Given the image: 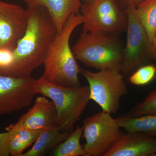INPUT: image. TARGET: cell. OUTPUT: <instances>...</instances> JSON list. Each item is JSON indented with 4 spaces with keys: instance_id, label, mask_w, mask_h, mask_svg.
<instances>
[{
    "instance_id": "cell-17",
    "label": "cell",
    "mask_w": 156,
    "mask_h": 156,
    "mask_svg": "<svg viewBox=\"0 0 156 156\" xmlns=\"http://www.w3.org/2000/svg\"><path fill=\"white\" fill-rule=\"evenodd\" d=\"M136 9L138 19L153 46L156 37V0H144L136 6Z\"/></svg>"
},
{
    "instance_id": "cell-16",
    "label": "cell",
    "mask_w": 156,
    "mask_h": 156,
    "mask_svg": "<svg viewBox=\"0 0 156 156\" xmlns=\"http://www.w3.org/2000/svg\"><path fill=\"white\" fill-rule=\"evenodd\" d=\"M116 119L126 132H142L156 137V115L135 117L125 115Z\"/></svg>"
},
{
    "instance_id": "cell-9",
    "label": "cell",
    "mask_w": 156,
    "mask_h": 156,
    "mask_svg": "<svg viewBox=\"0 0 156 156\" xmlns=\"http://www.w3.org/2000/svg\"><path fill=\"white\" fill-rule=\"evenodd\" d=\"M32 77L16 78L0 75V117L30 105L36 95Z\"/></svg>"
},
{
    "instance_id": "cell-11",
    "label": "cell",
    "mask_w": 156,
    "mask_h": 156,
    "mask_svg": "<svg viewBox=\"0 0 156 156\" xmlns=\"http://www.w3.org/2000/svg\"><path fill=\"white\" fill-rule=\"evenodd\" d=\"M156 137L142 132L123 133L103 156H154Z\"/></svg>"
},
{
    "instance_id": "cell-19",
    "label": "cell",
    "mask_w": 156,
    "mask_h": 156,
    "mask_svg": "<svg viewBox=\"0 0 156 156\" xmlns=\"http://www.w3.org/2000/svg\"><path fill=\"white\" fill-rule=\"evenodd\" d=\"M148 115H156V88L143 100L137 102L126 115L135 117Z\"/></svg>"
},
{
    "instance_id": "cell-13",
    "label": "cell",
    "mask_w": 156,
    "mask_h": 156,
    "mask_svg": "<svg viewBox=\"0 0 156 156\" xmlns=\"http://www.w3.org/2000/svg\"><path fill=\"white\" fill-rule=\"evenodd\" d=\"M27 7L41 5L47 9L59 32L71 15L80 13L81 0H24Z\"/></svg>"
},
{
    "instance_id": "cell-2",
    "label": "cell",
    "mask_w": 156,
    "mask_h": 156,
    "mask_svg": "<svg viewBox=\"0 0 156 156\" xmlns=\"http://www.w3.org/2000/svg\"><path fill=\"white\" fill-rule=\"evenodd\" d=\"M83 21L80 13L70 16L61 31L57 33L44 60V71L41 78L50 83L67 87H80L81 68L69 45L75 29Z\"/></svg>"
},
{
    "instance_id": "cell-4",
    "label": "cell",
    "mask_w": 156,
    "mask_h": 156,
    "mask_svg": "<svg viewBox=\"0 0 156 156\" xmlns=\"http://www.w3.org/2000/svg\"><path fill=\"white\" fill-rule=\"evenodd\" d=\"M122 43L116 35L83 32L73 47V53L88 67L120 70L123 60Z\"/></svg>"
},
{
    "instance_id": "cell-6",
    "label": "cell",
    "mask_w": 156,
    "mask_h": 156,
    "mask_svg": "<svg viewBox=\"0 0 156 156\" xmlns=\"http://www.w3.org/2000/svg\"><path fill=\"white\" fill-rule=\"evenodd\" d=\"M80 74L87 81L90 98L102 111L114 115L120 106V100L128 94L125 76L120 70L103 69L97 72L81 69Z\"/></svg>"
},
{
    "instance_id": "cell-10",
    "label": "cell",
    "mask_w": 156,
    "mask_h": 156,
    "mask_svg": "<svg viewBox=\"0 0 156 156\" xmlns=\"http://www.w3.org/2000/svg\"><path fill=\"white\" fill-rule=\"evenodd\" d=\"M28 9L0 0V48L14 50L25 34Z\"/></svg>"
},
{
    "instance_id": "cell-25",
    "label": "cell",
    "mask_w": 156,
    "mask_h": 156,
    "mask_svg": "<svg viewBox=\"0 0 156 156\" xmlns=\"http://www.w3.org/2000/svg\"><path fill=\"white\" fill-rule=\"evenodd\" d=\"M153 47L154 49L156 50V37L154 41L153 44Z\"/></svg>"
},
{
    "instance_id": "cell-7",
    "label": "cell",
    "mask_w": 156,
    "mask_h": 156,
    "mask_svg": "<svg viewBox=\"0 0 156 156\" xmlns=\"http://www.w3.org/2000/svg\"><path fill=\"white\" fill-rule=\"evenodd\" d=\"M80 14L83 19V32L117 35L127 29V14L119 8L116 0L83 3Z\"/></svg>"
},
{
    "instance_id": "cell-14",
    "label": "cell",
    "mask_w": 156,
    "mask_h": 156,
    "mask_svg": "<svg viewBox=\"0 0 156 156\" xmlns=\"http://www.w3.org/2000/svg\"><path fill=\"white\" fill-rule=\"evenodd\" d=\"M44 129L31 130L19 126L16 123L6 127V130L10 134L9 142L10 155L22 156L26 149L36 141Z\"/></svg>"
},
{
    "instance_id": "cell-12",
    "label": "cell",
    "mask_w": 156,
    "mask_h": 156,
    "mask_svg": "<svg viewBox=\"0 0 156 156\" xmlns=\"http://www.w3.org/2000/svg\"><path fill=\"white\" fill-rule=\"evenodd\" d=\"M57 118L56 107L45 96L37 98L33 106L20 118L16 124L31 130H42L54 126Z\"/></svg>"
},
{
    "instance_id": "cell-1",
    "label": "cell",
    "mask_w": 156,
    "mask_h": 156,
    "mask_svg": "<svg viewBox=\"0 0 156 156\" xmlns=\"http://www.w3.org/2000/svg\"><path fill=\"white\" fill-rule=\"evenodd\" d=\"M29 17L24 35L13 50V64L5 75L16 78L31 76L44 64L52 42L57 34L53 20L44 7H28Z\"/></svg>"
},
{
    "instance_id": "cell-20",
    "label": "cell",
    "mask_w": 156,
    "mask_h": 156,
    "mask_svg": "<svg viewBox=\"0 0 156 156\" xmlns=\"http://www.w3.org/2000/svg\"><path fill=\"white\" fill-rule=\"evenodd\" d=\"M156 75V66L149 64L140 68L129 76V83L137 86H145L151 83Z\"/></svg>"
},
{
    "instance_id": "cell-5",
    "label": "cell",
    "mask_w": 156,
    "mask_h": 156,
    "mask_svg": "<svg viewBox=\"0 0 156 156\" xmlns=\"http://www.w3.org/2000/svg\"><path fill=\"white\" fill-rule=\"evenodd\" d=\"M127 16V39L123 49L120 71L129 76L140 68L156 62V50L140 21L136 6L131 5L125 9Z\"/></svg>"
},
{
    "instance_id": "cell-18",
    "label": "cell",
    "mask_w": 156,
    "mask_h": 156,
    "mask_svg": "<svg viewBox=\"0 0 156 156\" xmlns=\"http://www.w3.org/2000/svg\"><path fill=\"white\" fill-rule=\"evenodd\" d=\"M83 134V128L80 126L69 134L64 141L54 149L55 156H88L80 140Z\"/></svg>"
},
{
    "instance_id": "cell-23",
    "label": "cell",
    "mask_w": 156,
    "mask_h": 156,
    "mask_svg": "<svg viewBox=\"0 0 156 156\" xmlns=\"http://www.w3.org/2000/svg\"><path fill=\"white\" fill-rule=\"evenodd\" d=\"M144 0H116L119 8L122 11H125L128 6L133 5L135 6Z\"/></svg>"
},
{
    "instance_id": "cell-22",
    "label": "cell",
    "mask_w": 156,
    "mask_h": 156,
    "mask_svg": "<svg viewBox=\"0 0 156 156\" xmlns=\"http://www.w3.org/2000/svg\"><path fill=\"white\" fill-rule=\"evenodd\" d=\"M9 131L0 133V156H10L9 149Z\"/></svg>"
},
{
    "instance_id": "cell-3",
    "label": "cell",
    "mask_w": 156,
    "mask_h": 156,
    "mask_svg": "<svg viewBox=\"0 0 156 156\" xmlns=\"http://www.w3.org/2000/svg\"><path fill=\"white\" fill-rule=\"evenodd\" d=\"M35 89L37 94L53 101L57 112L54 126L62 132H69L73 129L91 100L89 86L62 87L40 78L36 81Z\"/></svg>"
},
{
    "instance_id": "cell-15",
    "label": "cell",
    "mask_w": 156,
    "mask_h": 156,
    "mask_svg": "<svg viewBox=\"0 0 156 156\" xmlns=\"http://www.w3.org/2000/svg\"><path fill=\"white\" fill-rule=\"evenodd\" d=\"M69 134V132H62L54 126L45 128L33 147L22 156L44 155L64 141Z\"/></svg>"
},
{
    "instance_id": "cell-8",
    "label": "cell",
    "mask_w": 156,
    "mask_h": 156,
    "mask_svg": "<svg viewBox=\"0 0 156 156\" xmlns=\"http://www.w3.org/2000/svg\"><path fill=\"white\" fill-rule=\"evenodd\" d=\"M83 145L88 156H103L123 132L116 119L101 111L83 121Z\"/></svg>"
},
{
    "instance_id": "cell-24",
    "label": "cell",
    "mask_w": 156,
    "mask_h": 156,
    "mask_svg": "<svg viewBox=\"0 0 156 156\" xmlns=\"http://www.w3.org/2000/svg\"><path fill=\"white\" fill-rule=\"evenodd\" d=\"M82 2H83L85 3H89L92 2L95 0H81Z\"/></svg>"
},
{
    "instance_id": "cell-21",
    "label": "cell",
    "mask_w": 156,
    "mask_h": 156,
    "mask_svg": "<svg viewBox=\"0 0 156 156\" xmlns=\"http://www.w3.org/2000/svg\"><path fill=\"white\" fill-rule=\"evenodd\" d=\"M13 50L7 48H0V75H5L13 64Z\"/></svg>"
},
{
    "instance_id": "cell-26",
    "label": "cell",
    "mask_w": 156,
    "mask_h": 156,
    "mask_svg": "<svg viewBox=\"0 0 156 156\" xmlns=\"http://www.w3.org/2000/svg\"><path fill=\"white\" fill-rule=\"evenodd\" d=\"M154 156H156V154H155L154 155Z\"/></svg>"
}]
</instances>
